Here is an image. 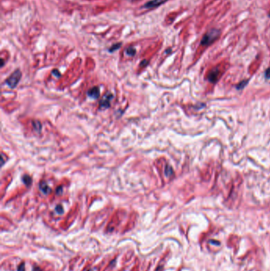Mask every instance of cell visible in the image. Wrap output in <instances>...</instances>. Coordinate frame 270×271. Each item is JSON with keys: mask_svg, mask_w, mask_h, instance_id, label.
I'll use <instances>...</instances> for the list:
<instances>
[{"mask_svg": "<svg viewBox=\"0 0 270 271\" xmlns=\"http://www.w3.org/2000/svg\"><path fill=\"white\" fill-rule=\"evenodd\" d=\"M120 46H121V44H120V43H117V44H116V45H113L112 47L110 48V52H113V51H115V50H116V49H119V48H120Z\"/></svg>", "mask_w": 270, "mask_h": 271, "instance_id": "obj_14", "label": "cell"}, {"mask_svg": "<svg viewBox=\"0 0 270 271\" xmlns=\"http://www.w3.org/2000/svg\"><path fill=\"white\" fill-rule=\"evenodd\" d=\"M33 128H34V129L37 131V132H38V131L40 132V131H41V124L39 122V121H33Z\"/></svg>", "mask_w": 270, "mask_h": 271, "instance_id": "obj_10", "label": "cell"}, {"mask_svg": "<svg viewBox=\"0 0 270 271\" xmlns=\"http://www.w3.org/2000/svg\"><path fill=\"white\" fill-rule=\"evenodd\" d=\"M18 271H25V266H24V263H22L20 266H19V269H18Z\"/></svg>", "mask_w": 270, "mask_h": 271, "instance_id": "obj_17", "label": "cell"}, {"mask_svg": "<svg viewBox=\"0 0 270 271\" xmlns=\"http://www.w3.org/2000/svg\"><path fill=\"white\" fill-rule=\"evenodd\" d=\"M168 0H150L149 2H147V3L144 4L145 8L148 9H154L156 8L158 6L163 5V3H165L166 2H167Z\"/></svg>", "mask_w": 270, "mask_h": 271, "instance_id": "obj_4", "label": "cell"}, {"mask_svg": "<svg viewBox=\"0 0 270 271\" xmlns=\"http://www.w3.org/2000/svg\"><path fill=\"white\" fill-rule=\"evenodd\" d=\"M247 83H248V80H245V81L241 82L239 84H238L237 89H238V90H242V88H244V86H245L247 84Z\"/></svg>", "mask_w": 270, "mask_h": 271, "instance_id": "obj_12", "label": "cell"}, {"mask_svg": "<svg viewBox=\"0 0 270 271\" xmlns=\"http://www.w3.org/2000/svg\"><path fill=\"white\" fill-rule=\"evenodd\" d=\"M89 271H91V270H89Z\"/></svg>", "mask_w": 270, "mask_h": 271, "instance_id": "obj_20", "label": "cell"}, {"mask_svg": "<svg viewBox=\"0 0 270 271\" xmlns=\"http://www.w3.org/2000/svg\"><path fill=\"white\" fill-rule=\"evenodd\" d=\"M22 77V72L20 70H16L10 77L6 80V83L8 85L9 87L14 88L16 87L19 82L20 81Z\"/></svg>", "mask_w": 270, "mask_h": 271, "instance_id": "obj_2", "label": "cell"}, {"mask_svg": "<svg viewBox=\"0 0 270 271\" xmlns=\"http://www.w3.org/2000/svg\"><path fill=\"white\" fill-rule=\"evenodd\" d=\"M113 96L111 94H107L103 96V98L100 102V108L101 109H107L110 106V101L113 99Z\"/></svg>", "mask_w": 270, "mask_h": 271, "instance_id": "obj_3", "label": "cell"}, {"mask_svg": "<svg viewBox=\"0 0 270 271\" xmlns=\"http://www.w3.org/2000/svg\"><path fill=\"white\" fill-rule=\"evenodd\" d=\"M87 95L90 98H93V99L98 98L100 96V90L98 89V87L94 86V87H92L91 89H89L87 92Z\"/></svg>", "mask_w": 270, "mask_h": 271, "instance_id": "obj_6", "label": "cell"}, {"mask_svg": "<svg viewBox=\"0 0 270 271\" xmlns=\"http://www.w3.org/2000/svg\"><path fill=\"white\" fill-rule=\"evenodd\" d=\"M145 63L147 64V61H146V60H143V61L142 62V63H141V66H143V64H145Z\"/></svg>", "mask_w": 270, "mask_h": 271, "instance_id": "obj_19", "label": "cell"}, {"mask_svg": "<svg viewBox=\"0 0 270 271\" xmlns=\"http://www.w3.org/2000/svg\"><path fill=\"white\" fill-rule=\"evenodd\" d=\"M22 181H23V182H24V183L26 185H28V186L29 185H30L31 183H32V178H31L29 177V175H27V174H25V175L23 176Z\"/></svg>", "mask_w": 270, "mask_h": 271, "instance_id": "obj_8", "label": "cell"}, {"mask_svg": "<svg viewBox=\"0 0 270 271\" xmlns=\"http://www.w3.org/2000/svg\"><path fill=\"white\" fill-rule=\"evenodd\" d=\"M40 190L44 193L45 194H48L50 193L51 191V189L49 188V186L48 185V184L45 182V181H41V183H40Z\"/></svg>", "mask_w": 270, "mask_h": 271, "instance_id": "obj_7", "label": "cell"}, {"mask_svg": "<svg viewBox=\"0 0 270 271\" xmlns=\"http://www.w3.org/2000/svg\"><path fill=\"white\" fill-rule=\"evenodd\" d=\"M219 71L218 69H214L211 71L208 75V80L211 83H215L219 78Z\"/></svg>", "mask_w": 270, "mask_h": 271, "instance_id": "obj_5", "label": "cell"}, {"mask_svg": "<svg viewBox=\"0 0 270 271\" xmlns=\"http://www.w3.org/2000/svg\"><path fill=\"white\" fill-rule=\"evenodd\" d=\"M136 53V51L134 48L129 47L128 49H126V54H127L128 56H135Z\"/></svg>", "mask_w": 270, "mask_h": 271, "instance_id": "obj_9", "label": "cell"}, {"mask_svg": "<svg viewBox=\"0 0 270 271\" xmlns=\"http://www.w3.org/2000/svg\"><path fill=\"white\" fill-rule=\"evenodd\" d=\"M62 190H63V189H62V187H61V186H59V188H57L56 194H61V193H62Z\"/></svg>", "mask_w": 270, "mask_h": 271, "instance_id": "obj_18", "label": "cell"}, {"mask_svg": "<svg viewBox=\"0 0 270 271\" xmlns=\"http://www.w3.org/2000/svg\"><path fill=\"white\" fill-rule=\"evenodd\" d=\"M56 212L58 214H59V215L63 214V207H62V205H57L56 207Z\"/></svg>", "mask_w": 270, "mask_h": 271, "instance_id": "obj_13", "label": "cell"}, {"mask_svg": "<svg viewBox=\"0 0 270 271\" xmlns=\"http://www.w3.org/2000/svg\"><path fill=\"white\" fill-rule=\"evenodd\" d=\"M52 74L54 75V76H56V77H59V76H60V73H59V71H57V70H53Z\"/></svg>", "mask_w": 270, "mask_h": 271, "instance_id": "obj_16", "label": "cell"}, {"mask_svg": "<svg viewBox=\"0 0 270 271\" xmlns=\"http://www.w3.org/2000/svg\"><path fill=\"white\" fill-rule=\"evenodd\" d=\"M220 36V30L218 29H212L208 31L207 33L204 35L203 38L201 40V44L203 46H208L213 44Z\"/></svg>", "mask_w": 270, "mask_h": 271, "instance_id": "obj_1", "label": "cell"}, {"mask_svg": "<svg viewBox=\"0 0 270 271\" xmlns=\"http://www.w3.org/2000/svg\"><path fill=\"white\" fill-rule=\"evenodd\" d=\"M265 78L266 79H270V67L265 71Z\"/></svg>", "mask_w": 270, "mask_h": 271, "instance_id": "obj_15", "label": "cell"}, {"mask_svg": "<svg viewBox=\"0 0 270 271\" xmlns=\"http://www.w3.org/2000/svg\"><path fill=\"white\" fill-rule=\"evenodd\" d=\"M165 174H167V176H170L173 174V170L170 166H167L165 170Z\"/></svg>", "mask_w": 270, "mask_h": 271, "instance_id": "obj_11", "label": "cell"}]
</instances>
